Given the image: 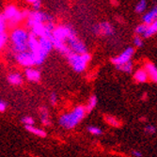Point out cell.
Wrapping results in <instances>:
<instances>
[{"label":"cell","mask_w":157,"mask_h":157,"mask_svg":"<svg viewBox=\"0 0 157 157\" xmlns=\"http://www.w3.org/2000/svg\"><path fill=\"white\" fill-rule=\"evenodd\" d=\"M77 33L74 29V27H72L70 25H56L52 36L53 47L61 55L66 56L70 52H72L66 44V42L70 38H72Z\"/></svg>","instance_id":"obj_1"},{"label":"cell","mask_w":157,"mask_h":157,"mask_svg":"<svg viewBox=\"0 0 157 157\" xmlns=\"http://www.w3.org/2000/svg\"><path fill=\"white\" fill-rule=\"evenodd\" d=\"M28 37L29 32L26 28L18 26L11 30L9 40L10 41L11 52L14 55L28 51Z\"/></svg>","instance_id":"obj_2"},{"label":"cell","mask_w":157,"mask_h":157,"mask_svg":"<svg viewBox=\"0 0 157 157\" xmlns=\"http://www.w3.org/2000/svg\"><path fill=\"white\" fill-rule=\"evenodd\" d=\"M86 114H87L86 107L83 105H77L71 111L62 114L59 119V124L64 129H73L82 121Z\"/></svg>","instance_id":"obj_3"},{"label":"cell","mask_w":157,"mask_h":157,"mask_svg":"<svg viewBox=\"0 0 157 157\" xmlns=\"http://www.w3.org/2000/svg\"><path fill=\"white\" fill-rule=\"evenodd\" d=\"M2 14H3V17H4L5 21H6L8 29H11V30L14 29V28L18 27L19 25L23 21H25L22 10H20L17 8V6L13 5V4H10V5L6 6Z\"/></svg>","instance_id":"obj_4"},{"label":"cell","mask_w":157,"mask_h":157,"mask_svg":"<svg viewBox=\"0 0 157 157\" xmlns=\"http://www.w3.org/2000/svg\"><path fill=\"white\" fill-rule=\"evenodd\" d=\"M65 58L69 65L73 68L76 73H83L87 69L88 64L91 60V55L90 53L86 54H77L74 52H70Z\"/></svg>","instance_id":"obj_5"},{"label":"cell","mask_w":157,"mask_h":157,"mask_svg":"<svg viewBox=\"0 0 157 157\" xmlns=\"http://www.w3.org/2000/svg\"><path fill=\"white\" fill-rule=\"evenodd\" d=\"M26 29L37 24H46L49 22H54V17L51 14L40 10H30V13L25 20Z\"/></svg>","instance_id":"obj_6"},{"label":"cell","mask_w":157,"mask_h":157,"mask_svg":"<svg viewBox=\"0 0 157 157\" xmlns=\"http://www.w3.org/2000/svg\"><path fill=\"white\" fill-rule=\"evenodd\" d=\"M14 59H15V61L22 67L32 68L33 66H36L35 58L33 54L29 51L14 55Z\"/></svg>","instance_id":"obj_7"},{"label":"cell","mask_w":157,"mask_h":157,"mask_svg":"<svg viewBox=\"0 0 157 157\" xmlns=\"http://www.w3.org/2000/svg\"><path fill=\"white\" fill-rule=\"evenodd\" d=\"M92 32L96 36H102V37H109L115 34L113 25L108 22H102L95 25L92 27Z\"/></svg>","instance_id":"obj_8"},{"label":"cell","mask_w":157,"mask_h":157,"mask_svg":"<svg viewBox=\"0 0 157 157\" xmlns=\"http://www.w3.org/2000/svg\"><path fill=\"white\" fill-rule=\"evenodd\" d=\"M135 55V49L133 47H128L125 50H123L120 55H118L117 56H114V58L111 59V62L117 66H121L123 65L127 62L131 61L132 58Z\"/></svg>","instance_id":"obj_9"},{"label":"cell","mask_w":157,"mask_h":157,"mask_svg":"<svg viewBox=\"0 0 157 157\" xmlns=\"http://www.w3.org/2000/svg\"><path fill=\"white\" fill-rule=\"evenodd\" d=\"M39 45L40 50L45 53L46 55H49V53L53 50V42L52 38L49 37H40L39 38Z\"/></svg>","instance_id":"obj_10"},{"label":"cell","mask_w":157,"mask_h":157,"mask_svg":"<svg viewBox=\"0 0 157 157\" xmlns=\"http://www.w3.org/2000/svg\"><path fill=\"white\" fill-rule=\"evenodd\" d=\"M25 77L28 81L37 83L40 80V72L35 68H26L25 72Z\"/></svg>","instance_id":"obj_11"},{"label":"cell","mask_w":157,"mask_h":157,"mask_svg":"<svg viewBox=\"0 0 157 157\" xmlns=\"http://www.w3.org/2000/svg\"><path fill=\"white\" fill-rule=\"evenodd\" d=\"M144 69L148 74L149 79L157 84V67L151 62H147L144 66Z\"/></svg>","instance_id":"obj_12"},{"label":"cell","mask_w":157,"mask_h":157,"mask_svg":"<svg viewBox=\"0 0 157 157\" xmlns=\"http://www.w3.org/2000/svg\"><path fill=\"white\" fill-rule=\"evenodd\" d=\"M155 20H157V5L154 6L150 11H148L146 14H144L143 17H142L143 24H145L146 25H151Z\"/></svg>","instance_id":"obj_13"},{"label":"cell","mask_w":157,"mask_h":157,"mask_svg":"<svg viewBox=\"0 0 157 157\" xmlns=\"http://www.w3.org/2000/svg\"><path fill=\"white\" fill-rule=\"evenodd\" d=\"M7 80L9 84L12 86H20L24 82L23 75L20 73H11L7 76Z\"/></svg>","instance_id":"obj_14"},{"label":"cell","mask_w":157,"mask_h":157,"mask_svg":"<svg viewBox=\"0 0 157 157\" xmlns=\"http://www.w3.org/2000/svg\"><path fill=\"white\" fill-rule=\"evenodd\" d=\"M134 80L136 83H146L149 80L148 74L145 71V69H139L134 75Z\"/></svg>","instance_id":"obj_15"},{"label":"cell","mask_w":157,"mask_h":157,"mask_svg":"<svg viewBox=\"0 0 157 157\" xmlns=\"http://www.w3.org/2000/svg\"><path fill=\"white\" fill-rule=\"evenodd\" d=\"M25 130L27 132H29L31 134H33L34 136H37L39 137H45L46 136V132L44 130L40 129V128L35 127L34 125H30V126H25Z\"/></svg>","instance_id":"obj_16"},{"label":"cell","mask_w":157,"mask_h":157,"mask_svg":"<svg viewBox=\"0 0 157 157\" xmlns=\"http://www.w3.org/2000/svg\"><path fill=\"white\" fill-rule=\"evenodd\" d=\"M40 121L44 126H49L50 125V117L48 110L45 107H41L40 109Z\"/></svg>","instance_id":"obj_17"},{"label":"cell","mask_w":157,"mask_h":157,"mask_svg":"<svg viewBox=\"0 0 157 157\" xmlns=\"http://www.w3.org/2000/svg\"><path fill=\"white\" fill-rule=\"evenodd\" d=\"M157 33V20H155L153 23H151V25H147V29L146 32L144 33V37L145 38H151L152 36H154Z\"/></svg>","instance_id":"obj_18"},{"label":"cell","mask_w":157,"mask_h":157,"mask_svg":"<svg viewBox=\"0 0 157 157\" xmlns=\"http://www.w3.org/2000/svg\"><path fill=\"white\" fill-rule=\"evenodd\" d=\"M98 105V99L96 97V95H91L88 101V104L86 105V110H87V113H90Z\"/></svg>","instance_id":"obj_19"},{"label":"cell","mask_w":157,"mask_h":157,"mask_svg":"<svg viewBox=\"0 0 157 157\" xmlns=\"http://www.w3.org/2000/svg\"><path fill=\"white\" fill-rule=\"evenodd\" d=\"M117 70L121 71V72L124 73V74H131L133 72V63L132 61H129V62H127L123 65H121V66H117L116 67Z\"/></svg>","instance_id":"obj_20"},{"label":"cell","mask_w":157,"mask_h":157,"mask_svg":"<svg viewBox=\"0 0 157 157\" xmlns=\"http://www.w3.org/2000/svg\"><path fill=\"white\" fill-rule=\"evenodd\" d=\"M105 121L108 124H110L113 127H120L121 125V122L120 120H118L115 117H112V116H105Z\"/></svg>","instance_id":"obj_21"},{"label":"cell","mask_w":157,"mask_h":157,"mask_svg":"<svg viewBox=\"0 0 157 157\" xmlns=\"http://www.w3.org/2000/svg\"><path fill=\"white\" fill-rule=\"evenodd\" d=\"M88 132L93 136H102L103 135V130L98 126H94V125H90L88 126Z\"/></svg>","instance_id":"obj_22"},{"label":"cell","mask_w":157,"mask_h":157,"mask_svg":"<svg viewBox=\"0 0 157 157\" xmlns=\"http://www.w3.org/2000/svg\"><path fill=\"white\" fill-rule=\"evenodd\" d=\"M146 7H147L146 0H140V1L136 5L135 11L136 13H143L145 11V10H146Z\"/></svg>","instance_id":"obj_23"},{"label":"cell","mask_w":157,"mask_h":157,"mask_svg":"<svg viewBox=\"0 0 157 157\" xmlns=\"http://www.w3.org/2000/svg\"><path fill=\"white\" fill-rule=\"evenodd\" d=\"M27 4L32 6L33 10H40L41 8V0H25Z\"/></svg>","instance_id":"obj_24"},{"label":"cell","mask_w":157,"mask_h":157,"mask_svg":"<svg viewBox=\"0 0 157 157\" xmlns=\"http://www.w3.org/2000/svg\"><path fill=\"white\" fill-rule=\"evenodd\" d=\"M9 41V34L8 32L0 33V50H2L4 46L7 44V42Z\"/></svg>","instance_id":"obj_25"},{"label":"cell","mask_w":157,"mask_h":157,"mask_svg":"<svg viewBox=\"0 0 157 157\" xmlns=\"http://www.w3.org/2000/svg\"><path fill=\"white\" fill-rule=\"evenodd\" d=\"M146 29H147V25L145 24H140L138 25L136 28H135V32L136 34V36H139V35H144V33L146 32Z\"/></svg>","instance_id":"obj_26"},{"label":"cell","mask_w":157,"mask_h":157,"mask_svg":"<svg viewBox=\"0 0 157 157\" xmlns=\"http://www.w3.org/2000/svg\"><path fill=\"white\" fill-rule=\"evenodd\" d=\"M7 24H6V21L3 17V14L0 13V33H4V32H7Z\"/></svg>","instance_id":"obj_27"},{"label":"cell","mask_w":157,"mask_h":157,"mask_svg":"<svg viewBox=\"0 0 157 157\" xmlns=\"http://www.w3.org/2000/svg\"><path fill=\"white\" fill-rule=\"evenodd\" d=\"M22 122L25 124V126L34 125V119L30 116H25V117L22 118Z\"/></svg>","instance_id":"obj_28"},{"label":"cell","mask_w":157,"mask_h":157,"mask_svg":"<svg viewBox=\"0 0 157 157\" xmlns=\"http://www.w3.org/2000/svg\"><path fill=\"white\" fill-rule=\"evenodd\" d=\"M144 131L147 135H154L156 133V127L153 125H147Z\"/></svg>","instance_id":"obj_29"},{"label":"cell","mask_w":157,"mask_h":157,"mask_svg":"<svg viewBox=\"0 0 157 157\" xmlns=\"http://www.w3.org/2000/svg\"><path fill=\"white\" fill-rule=\"evenodd\" d=\"M134 44L136 45V47H138V48L142 47L144 44H143V40H142L141 37H139V36H136L134 38Z\"/></svg>","instance_id":"obj_30"},{"label":"cell","mask_w":157,"mask_h":157,"mask_svg":"<svg viewBox=\"0 0 157 157\" xmlns=\"http://www.w3.org/2000/svg\"><path fill=\"white\" fill-rule=\"evenodd\" d=\"M49 101H50L51 105H56V104H58L59 98H58V95H56V93H55V92H52V93L50 94V97H49Z\"/></svg>","instance_id":"obj_31"},{"label":"cell","mask_w":157,"mask_h":157,"mask_svg":"<svg viewBox=\"0 0 157 157\" xmlns=\"http://www.w3.org/2000/svg\"><path fill=\"white\" fill-rule=\"evenodd\" d=\"M8 108V103L3 101V100H0V112L3 113L7 110Z\"/></svg>","instance_id":"obj_32"},{"label":"cell","mask_w":157,"mask_h":157,"mask_svg":"<svg viewBox=\"0 0 157 157\" xmlns=\"http://www.w3.org/2000/svg\"><path fill=\"white\" fill-rule=\"evenodd\" d=\"M131 154L134 156V157H142V152L140 151H138V150H133L132 151H131Z\"/></svg>","instance_id":"obj_33"}]
</instances>
